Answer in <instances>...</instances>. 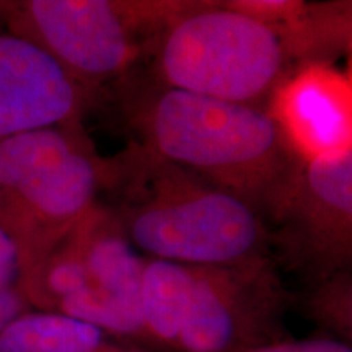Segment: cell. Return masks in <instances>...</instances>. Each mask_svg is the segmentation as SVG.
Segmentation results:
<instances>
[{"label":"cell","mask_w":352,"mask_h":352,"mask_svg":"<svg viewBox=\"0 0 352 352\" xmlns=\"http://www.w3.org/2000/svg\"><path fill=\"white\" fill-rule=\"evenodd\" d=\"M134 144L226 189L270 217L300 158L267 108L153 80L127 95Z\"/></svg>","instance_id":"cell-1"},{"label":"cell","mask_w":352,"mask_h":352,"mask_svg":"<svg viewBox=\"0 0 352 352\" xmlns=\"http://www.w3.org/2000/svg\"><path fill=\"white\" fill-rule=\"evenodd\" d=\"M145 258L188 266H235L266 258L271 232L252 204L131 144L104 160L103 191Z\"/></svg>","instance_id":"cell-2"},{"label":"cell","mask_w":352,"mask_h":352,"mask_svg":"<svg viewBox=\"0 0 352 352\" xmlns=\"http://www.w3.org/2000/svg\"><path fill=\"white\" fill-rule=\"evenodd\" d=\"M151 56L162 85L266 108L297 52L283 30L232 2H189L160 30Z\"/></svg>","instance_id":"cell-3"},{"label":"cell","mask_w":352,"mask_h":352,"mask_svg":"<svg viewBox=\"0 0 352 352\" xmlns=\"http://www.w3.org/2000/svg\"><path fill=\"white\" fill-rule=\"evenodd\" d=\"M144 263L116 212L100 201L59 243L20 272V287L32 310L85 321L148 351L140 311Z\"/></svg>","instance_id":"cell-4"},{"label":"cell","mask_w":352,"mask_h":352,"mask_svg":"<svg viewBox=\"0 0 352 352\" xmlns=\"http://www.w3.org/2000/svg\"><path fill=\"white\" fill-rule=\"evenodd\" d=\"M103 186L104 160L82 124L0 140V230L19 252L20 272L98 204Z\"/></svg>","instance_id":"cell-5"},{"label":"cell","mask_w":352,"mask_h":352,"mask_svg":"<svg viewBox=\"0 0 352 352\" xmlns=\"http://www.w3.org/2000/svg\"><path fill=\"white\" fill-rule=\"evenodd\" d=\"M188 3L23 0L0 2V19L96 95L129 76L160 30Z\"/></svg>","instance_id":"cell-6"},{"label":"cell","mask_w":352,"mask_h":352,"mask_svg":"<svg viewBox=\"0 0 352 352\" xmlns=\"http://www.w3.org/2000/svg\"><path fill=\"white\" fill-rule=\"evenodd\" d=\"M285 292L270 259L191 266L175 352H248L280 340Z\"/></svg>","instance_id":"cell-7"},{"label":"cell","mask_w":352,"mask_h":352,"mask_svg":"<svg viewBox=\"0 0 352 352\" xmlns=\"http://www.w3.org/2000/svg\"><path fill=\"white\" fill-rule=\"evenodd\" d=\"M270 219L285 261L310 285L352 272V152L298 162Z\"/></svg>","instance_id":"cell-8"},{"label":"cell","mask_w":352,"mask_h":352,"mask_svg":"<svg viewBox=\"0 0 352 352\" xmlns=\"http://www.w3.org/2000/svg\"><path fill=\"white\" fill-rule=\"evenodd\" d=\"M95 98L46 51L0 19V140L82 124Z\"/></svg>","instance_id":"cell-9"},{"label":"cell","mask_w":352,"mask_h":352,"mask_svg":"<svg viewBox=\"0 0 352 352\" xmlns=\"http://www.w3.org/2000/svg\"><path fill=\"white\" fill-rule=\"evenodd\" d=\"M271 111L300 160L352 152V82L324 64H307L271 98Z\"/></svg>","instance_id":"cell-10"},{"label":"cell","mask_w":352,"mask_h":352,"mask_svg":"<svg viewBox=\"0 0 352 352\" xmlns=\"http://www.w3.org/2000/svg\"><path fill=\"white\" fill-rule=\"evenodd\" d=\"M0 352H151L70 316L28 310L0 333Z\"/></svg>","instance_id":"cell-11"},{"label":"cell","mask_w":352,"mask_h":352,"mask_svg":"<svg viewBox=\"0 0 352 352\" xmlns=\"http://www.w3.org/2000/svg\"><path fill=\"white\" fill-rule=\"evenodd\" d=\"M303 308L311 320L352 344V272L310 285Z\"/></svg>","instance_id":"cell-12"},{"label":"cell","mask_w":352,"mask_h":352,"mask_svg":"<svg viewBox=\"0 0 352 352\" xmlns=\"http://www.w3.org/2000/svg\"><path fill=\"white\" fill-rule=\"evenodd\" d=\"M248 352H352V344L336 336H318L307 340H277Z\"/></svg>","instance_id":"cell-13"},{"label":"cell","mask_w":352,"mask_h":352,"mask_svg":"<svg viewBox=\"0 0 352 352\" xmlns=\"http://www.w3.org/2000/svg\"><path fill=\"white\" fill-rule=\"evenodd\" d=\"M20 280V256L13 241L0 230V292Z\"/></svg>","instance_id":"cell-14"},{"label":"cell","mask_w":352,"mask_h":352,"mask_svg":"<svg viewBox=\"0 0 352 352\" xmlns=\"http://www.w3.org/2000/svg\"><path fill=\"white\" fill-rule=\"evenodd\" d=\"M349 51H351V63H349V76H347V78H349V80L352 82V43L349 46Z\"/></svg>","instance_id":"cell-15"}]
</instances>
